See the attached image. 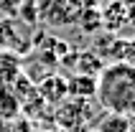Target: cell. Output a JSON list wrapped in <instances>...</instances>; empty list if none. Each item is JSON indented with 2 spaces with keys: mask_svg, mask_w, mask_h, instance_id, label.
Listing matches in <instances>:
<instances>
[{
  "mask_svg": "<svg viewBox=\"0 0 135 132\" xmlns=\"http://www.w3.org/2000/svg\"><path fill=\"white\" fill-rule=\"evenodd\" d=\"M36 92H38V97H41L44 104H61L69 97L66 94V79L59 76V74H49L44 81H38Z\"/></svg>",
  "mask_w": 135,
  "mask_h": 132,
  "instance_id": "obj_5",
  "label": "cell"
},
{
  "mask_svg": "<svg viewBox=\"0 0 135 132\" xmlns=\"http://www.w3.org/2000/svg\"><path fill=\"white\" fill-rule=\"evenodd\" d=\"M97 102L102 109L133 117L135 114V64L112 61L99 69L97 76Z\"/></svg>",
  "mask_w": 135,
  "mask_h": 132,
  "instance_id": "obj_1",
  "label": "cell"
},
{
  "mask_svg": "<svg viewBox=\"0 0 135 132\" xmlns=\"http://www.w3.org/2000/svg\"><path fill=\"white\" fill-rule=\"evenodd\" d=\"M66 94L71 99H82V102H89L97 94V76H89V74H74L66 79Z\"/></svg>",
  "mask_w": 135,
  "mask_h": 132,
  "instance_id": "obj_6",
  "label": "cell"
},
{
  "mask_svg": "<svg viewBox=\"0 0 135 132\" xmlns=\"http://www.w3.org/2000/svg\"><path fill=\"white\" fill-rule=\"evenodd\" d=\"M84 5L82 0H38V15L49 26H69L76 23Z\"/></svg>",
  "mask_w": 135,
  "mask_h": 132,
  "instance_id": "obj_2",
  "label": "cell"
},
{
  "mask_svg": "<svg viewBox=\"0 0 135 132\" xmlns=\"http://www.w3.org/2000/svg\"><path fill=\"white\" fill-rule=\"evenodd\" d=\"M84 132H94V130H84Z\"/></svg>",
  "mask_w": 135,
  "mask_h": 132,
  "instance_id": "obj_13",
  "label": "cell"
},
{
  "mask_svg": "<svg viewBox=\"0 0 135 132\" xmlns=\"http://www.w3.org/2000/svg\"><path fill=\"white\" fill-rule=\"evenodd\" d=\"M74 66H76V74H89V76H94L102 69V61L92 51H76V64Z\"/></svg>",
  "mask_w": 135,
  "mask_h": 132,
  "instance_id": "obj_10",
  "label": "cell"
},
{
  "mask_svg": "<svg viewBox=\"0 0 135 132\" xmlns=\"http://www.w3.org/2000/svg\"><path fill=\"white\" fill-rule=\"evenodd\" d=\"M21 74V64L10 53H0V87H10L13 79Z\"/></svg>",
  "mask_w": 135,
  "mask_h": 132,
  "instance_id": "obj_9",
  "label": "cell"
},
{
  "mask_svg": "<svg viewBox=\"0 0 135 132\" xmlns=\"http://www.w3.org/2000/svg\"><path fill=\"white\" fill-rule=\"evenodd\" d=\"M59 122L66 130H79L84 132L87 122H89V104L82 102V99H71L59 109Z\"/></svg>",
  "mask_w": 135,
  "mask_h": 132,
  "instance_id": "obj_4",
  "label": "cell"
},
{
  "mask_svg": "<svg viewBox=\"0 0 135 132\" xmlns=\"http://www.w3.org/2000/svg\"><path fill=\"white\" fill-rule=\"evenodd\" d=\"M28 125L21 122V119H8V122H0V132H26Z\"/></svg>",
  "mask_w": 135,
  "mask_h": 132,
  "instance_id": "obj_12",
  "label": "cell"
},
{
  "mask_svg": "<svg viewBox=\"0 0 135 132\" xmlns=\"http://www.w3.org/2000/svg\"><path fill=\"white\" fill-rule=\"evenodd\" d=\"M79 21H82V26L87 31H97L102 26V13H99L97 8H84L82 15H79Z\"/></svg>",
  "mask_w": 135,
  "mask_h": 132,
  "instance_id": "obj_11",
  "label": "cell"
},
{
  "mask_svg": "<svg viewBox=\"0 0 135 132\" xmlns=\"http://www.w3.org/2000/svg\"><path fill=\"white\" fill-rule=\"evenodd\" d=\"M21 117V104L15 99V94L10 92V87H0V122Z\"/></svg>",
  "mask_w": 135,
  "mask_h": 132,
  "instance_id": "obj_7",
  "label": "cell"
},
{
  "mask_svg": "<svg viewBox=\"0 0 135 132\" xmlns=\"http://www.w3.org/2000/svg\"><path fill=\"white\" fill-rule=\"evenodd\" d=\"M133 125H130V117H122V114H112V112H107L102 114L97 122V130L94 132H130Z\"/></svg>",
  "mask_w": 135,
  "mask_h": 132,
  "instance_id": "obj_8",
  "label": "cell"
},
{
  "mask_svg": "<svg viewBox=\"0 0 135 132\" xmlns=\"http://www.w3.org/2000/svg\"><path fill=\"white\" fill-rule=\"evenodd\" d=\"M28 28H21V23L10 18V21H0V53H26L31 48V38L26 33Z\"/></svg>",
  "mask_w": 135,
  "mask_h": 132,
  "instance_id": "obj_3",
  "label": "cell"
}]
</instances>
